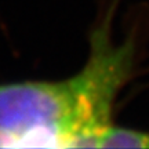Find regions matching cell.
<instances>
[{"label": "cell", "mask_w": 149, "mask_h": 149, "mask_svg": "<svg viewBox=\"0 0 149 149\" xmlns=\"http://www.w3.org/2000/svg\"><path fill=\"white\" fill-rule=\"evenodd\" d=\"M115 6L93 29L90 58L76 76L64 81L0 84L1 148H101L135 55L134 39L120 46L111 42Z\"/></svg>", "instance_id": "1"}, {"label": "cell", "mask_w": 149, "mask_h": 149, "mask_svg": "<svg viewBox=\"0 0 149 149\" xmlns=\"http://www.w3.org/2000/svg\"><path fill=\"white\" fill-rule=\"evenodd\" d=\"M101 148L149 149V133L112 126L101 141Z\"/></svg>", "instance_id": "2"}]
</instances>
